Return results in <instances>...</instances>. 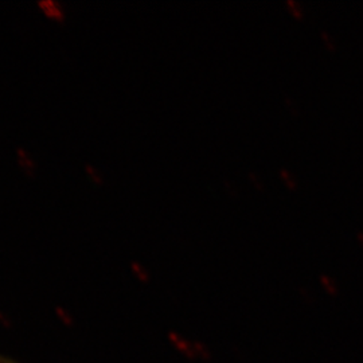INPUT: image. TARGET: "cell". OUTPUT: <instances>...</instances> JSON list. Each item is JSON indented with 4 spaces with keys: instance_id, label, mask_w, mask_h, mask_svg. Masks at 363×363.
I'll return each instance as SVG.
<instances>
[{
    "instance_id": "cell-1",
    "label": "cell",
    "mask_w": 363,
    "mask_h": 363,
    "mask_svg": "<svg viewBox=\"0 0 363 363\" xmlns=\"http://www.w3.org/2000/svg\"><path fill=\"white\" fill-rule=\"evenodd\" d=\"M280 178H281V181L284 182L288 190H296L298 189V181H296L295 175L291 171L286 169H280Z\"/></svg>"
},
{
    "instance_id": "cell-2",
    "label": "cell",
    "mask_w": 363,
    "mask_h": 363,
    "mask_svg": "<svg viewBox=\"0 0 363 363\" xmlns=\"http://www.w3.org/2000/svg\"><path fill=\"white\" fill-rule=\"evenodd\" d=\"M320 283H322V286H325V291L331 295V296H335L337 294V286L335 284V281L331 279V277H328V276H320Z\"/></svg>"
},
{
    "instance_id": "cell-3",
    "label": "cell",
    "mask_w": 363,
    "mask_h": 363,
    "mask_svg": "<svg viewBox=\"0 0 363 363\" xmlns=\"http://www.w3.org/2000/svg\"><path fill=\"white\" fill-rule=\"evenodd\" d=\"M286 7H288L289 13L294 15V18L301 19V18L304 16V10H303V7L298 4V1H295V0H288V1H286Z\"/></svg>"
},
{
    "instance_id": "cell-4",
    "label": "cell",
    "mask_w": 363,
    "mask_h": 363,
    "mask_svg": "<svg viewBox=\"0 0 363 363\" xmlns=\"http://www.w3.org/2000/svg\"><path fill=\"white\" fill-rule=\"evenodd\" d=\"M320 37H322V40H323V43H325V48H327L330 52H334V50L337 49V43H335V40L331 38V35H330L328 33L322 31Z\"/></svg>"
},
{
    "instance_id": "cell-5",
    "label": "cell",
    "mask_w": 363,
    "mask_h": 363,
    "mask_svg": "<svg viewBox=\"0 0 363 363\" xmlns=\"http://www.w3.org/2000/svg\"><path fill=\"white\" fill-rule=\"evenodd\" d=\"M0 363H16L13 359H10V358H7V357H3V355H0Z\"/></svg>"
},
{
    "instance_id": "cell-6",
    "label": "cell",
    "mask_w": 363,
    "mask_h": 363,
    "mask_svg": "<svg viewBox=\"0 0 363 363\" xmlns=\"http://www.w3.org/2000/svg\"><path fill=\"white\" fill-rule=\"evenodd\" d=\"M357 240H358V242L361 244V247H363V233L361 232V233L357 234Z\"/></svg>"
}]
</instances>
